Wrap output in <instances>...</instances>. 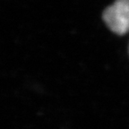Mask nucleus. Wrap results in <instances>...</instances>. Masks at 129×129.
<instances>
[{"instance_id": "f257e3e1", "label": "nucleus", "mask_w": 129, "mask_h": 129, "mask_svg": "<svg viewBox=\"0 0 129 129\" xmlns=\"http://www.w3.org/2000/svg\"><path fill=\"white\" fill-rule=\"evenodd\" d=\"M102 19L114 33L126 34L129 31V0H116L103 11Z\"/></svg>"}, {"instance_id": "f03ea898", "label": "nucleus", "mask_w": 129, "mask_h": 129, "mask_svg": "<svg viewBox=\"0 0 129 129\" xmlns=\"http://www.w3.org/2000/svg\"><path fill=\"white\" fill-rule=\"evenodd\" d=\"M128 53H129V46H128Z\"/></svg>"}]
</instances>
